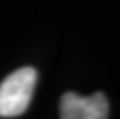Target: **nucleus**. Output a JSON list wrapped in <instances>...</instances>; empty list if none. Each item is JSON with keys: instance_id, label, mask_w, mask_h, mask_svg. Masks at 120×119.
<instances>
[{"instance_id": "nucleus-1", "label": "nucleus", "mask_w": 120, "mask_h": 119, "mask_svg": "<svg viewBox=\"0 0 120 119\" xmlns=\"http://www.w3.org/2000/svg\"><path fill=\"white\" fill-rule=\"evenodd\" d=\"M37 84L34 68L25 67L11 73L0 84V118H15L26 111Z\"/></svg>"}, {"instance_id": "nucleus-2", "label": "nucleus", "mask_w": 120, "mask_h": 119, "mask_svg": "<svg viewBox=\"0 0 120 119\" xmlns=\"http://www.w3.org/2000/svg\"><path fill=\"white\" fill-rule=\"evenodd\" d=\"M109 116V104L103 93L80 96L65 93L60 99V118L63 119H105Z\"/></svg>"}]
</instances>
